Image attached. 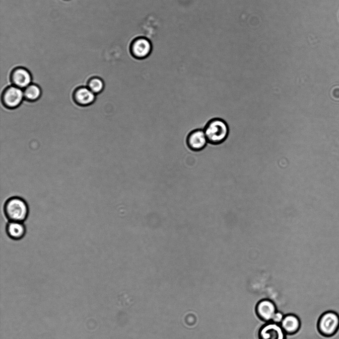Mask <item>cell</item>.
Here are the masks:
<instances>
[{
	"mask_svg": "<svg viewBox=\"0 0 339 339\" xmlns=\"http://www.w3.org/2000/svg\"><path fill=\"white\" fill-rule=\"evenodd\" d=\"M203 129L208 143L213 145H219L224 142L229 132L227 122L220 118L209 120Z\"/></svg>",
	"mask_w": 339,
	"mask_h": 339,
	"instance_id": "obj_1",
	"label": "cell"
},
{
	"mask_svg": "<svg viewBox=\"0 0 339 339\" xmlns=\"http://www.w3.org/2000/svg\"><path fill=\"white\" fill-rule=\"evenodd\" d=\"M4 212L9 221L22 222L28 216L29 209L24 199L19 197H12L5 203Z\"/></svg>",
	"mask_w": 339,
	"mask_h": 339,
	"instance_id": "obj_2",
	"label": "cell"
},
{
	"mask_svg": "<svg viewBox=\"0 0 339 339\" xmlns=\"http://www.w3.org/2000/svg\"><path fill=\"white\" fill-rule=\"evenodd\" d=\"M317 329L325 337L334 336L339 329V315L334 311H327L319 317Z\"/></svg>",
	"mask_w": 339,
	"mask_h": 339,
	"instance_id": "obj_3",
	"label": "cell"
},
{
	"mask_svg": "<svg viewBox=\"0 0 339 339\" xmlns=\"http://www.w3.org/2000/svg\"><path fill=\"white\" fill-rule=\"evenodd\" d=\"M152 48V44L148 39L144 37H138L132 42L130 52L134 58L143 59L150 54Z\"/></svg>",
	"mask_w": 339,
	"mask_h": 339,
	"instance_id": "obj_4",
	"label": "cell"
},
{
	"mask_svg": "<svg viewBox=\"0 0 339 339\" xmlns=\"http://www.w3.org/2000/svg\"><path fill=\"white\" fill-rule=\"evenodd\" d=\"M286 333L279 324L266 322L260 329L259 339H286Z\"/></svg>",
	"mask_w": 339,
	"mask_h": 339,
	"instance_id": "obj_5",
	"label": "cell"
},
{
	"mask_svg": "<svg viewBox=\"0 0 339 339\" xmlns=\"http://www.w3.org/2000/svg\"><path fill=\"white\" fill-rule=\"evenodd\" d=\"M24 97V92L21 89L14 85L4 90L2 96V101L5 107L14 108L19 105Z\"/></svg>",
	"mask_w": 339,
	"mask_h": 339,
	"instance_id": "obj_6",
	"label": "cell"
},
{
	"mask_svg": "<svg viewBox=\"0 0 339 339\" xmlns=\"http://www.w3.org/2000/svg\"><path fill=\"white\" fill-rule=\"evenodd\" d=\"M207 143H208L203 129H196L192 131L186 139L187 146L195 152L203 150Z\"/></svg>",
	"mask_w": 339,
	"mask_h": 339,
	"instance_id": "obj_7",
	"label": "cell"
},
{
	"mask_svg": "<svg viewBox=\"0 0 339 339\" xmlns=\"http://www.w3.org/2000/svg\"><path fill=\"white\" fill-rule=\"evenodd\" d=\"M255 310L258 317L266 322H271L277 311L274 303L268 299L260 300L257 304Z\"/></svg>",
	"mask_w": 339,
	"mask_h": 339,
	"instance_id": "obj_8",
	"label": "cell"
},
{
	"mask_svg": "<svg viewBox=\"0 0 339 339\" xmlns=\"http://www.w3.org/2000/svg\"><path fill=\"white\" fill-rule=\"evenodd\" d=\"M11 80L14 86L20 88H25L31 84L32 77L27 69L18 67L12 71Z\"/></svg>",
	"mask_w": 339,
	"mask_h": 339,
	"instance_id": "obj_9",
	"label": "cell"
},
{
	"mask_svg": "<svg viewBox=\"0 0 339 339\" xmlns=\"http://www.w3.org/2000/svg\"><path fill=\"white\" fill-rule=\"evenodd\" d=\"M280 325L286 335H292L299 331L301 322L297 315L288 314L284 316Z\"/></svg>",
	"mask_w": 339,
	"mask_h": 339,
	"instance_id": "obj_10",
	"label": "cell"
},
{
	"mask_svg": "<svg viewBox=\"0 0 339 339\" xmlns=\"http://www.w3.org/2000/svg\"><path fill=\"white\" fill-rule=\"evenodd\" d=\"M73 98L76 103L85 106L94 101L95 95L88 87H80L75 91Z\"/></svg>",
	"mask_w": 339,
	"mask_h": 339,
	"instance_id": "obj_11",
	"label": "cell"
},
{
	"mask_svg": "<svg viewBox=\"0 0 339 339\" xmlns=\"http://www.w3.org/2000/svg\"><path fill=\"white\" fill-rule=\"evenodd\" d=\"M6 231L11 239L17 240L24 236L26 228L22 222L9 221L6 225Z\"/></svg>",
	"mask_w": 339,
	"mask_h": 339,
	"instance_id": "obj_12",
	"label": "cell"
},
{
	"mask_svg": "<svg viewBox=\"0 0 339 339\" xmlns=\"http://www.w3.org/2000/svg\"><path fill=\"white\" fill-rule=\"evenodd\" d=\"M24 98L29 101H35L38 99L41 93L40 87L34 84H30L23 91Z\"/></svg>",
	"mask_w": 339,
	"mask_h": 339,
	"instance_id": "obj_13",
	"label": "cell"
},
{
	"mask_svg": "<svg viewBox=\"0 0 339 339\" xmlns=\"http://www.w3.org/2000/svg\"><path fill=\"white\" fill-rule=\"evenodd\" d=\"M88 88L94 93L101 92L104 87L102 80L99 78H93L88 82Z\"/></svg>",
	"mask_w": 339,
	"mask_h": 339,
	"instance_id": "obj_14",
	"label": "cell"
},
{
	"mask_svg": "<svg viewBox=\"0 0 339 339\" xmlns=\"http://www.w3.org/2000/svg\"><path fill=\"white\" fill-rule=\"evenodd\" d=\"M119 302L120 304L125 307L130 305L132 303L131 297L128 294L123 293L119 297Z\"/></svg>",
	"mask_w": 339,
	"mask_h": 339,
	"instance_id": "obj_15",
	"label": "cell"
},
{
	"mask_svg": "<svg viewBox=\"0 0 339 339\" xmlns=\"http://www.w3.org/2000/svg\"><path fill=\"white\" fill-rule=\"evenodd\" d=\"M284 316V315L281 312L276 311L274 315L271 322L280 324Z\"/></svg>",
	"mask_w": 339,
	"mask_h": 339,
	"instance_id": "obj_16",
	"label": "cell"
}]
</instances>
